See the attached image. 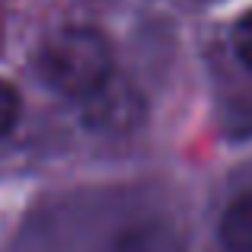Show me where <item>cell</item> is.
Listing matches in <instances>:
<instances>
[{
	"label": "cell",
	"instance_id": "1",
	"mask_svg": "<svg viewBox=\"0 0 252 252\" xmlns=\"http://www.w3.org/2000/svg\"><path fill=\"white\" fill-rule=\"evenodd\" d=\"M35 74L64 99H93L115 74L112 42L93 26H61L35 51Z\"/></svg>",
	"mask_w": 252,
	"mask_h": 252
},
{
	"label": "cell",
	"instance_id": "2",
	"mask_svg": "<svg viewBox=\"0 0 252 252\" xmlns=\"http://www.w3.org/2000/svg\"><path fill=\"white\" fill-rule=\"evenodd\" d=\"M112 252H185V233L169 217L128 223L112 243Z\"/></svg>",
	"mask_w": 252,
	"mask_h": 252
},
{
	"label": "cell",
	"instance_id": "3",
	"mask_svg": "<svg viewBox=\"0 0 252 252\" xmlns=\"http://www.w3.org/2000/svg\"><path fill=\"white\" fill-rule=\"evenodd\" d=\"M220 243L227 252H252V191L230 201L220 214Z\"/></svg>",
	"mask_w": 252,
	"mask_h": 252
},
{
	"label": "cell",
	"instance_id": "4",
	"mask_svg": "<svg viewBox=\"0 0 252 252\" xmlns=\"http://www.w3.org/2000/svg\"><path fill=\"white\" fill-rule=\"evenodd\" d=\"M19 112H23V99H19L16 86L0 80V137H6L19 122Z\"/></svg>",
	"mask_w": 252,
	"mask_h": 252
},
{
	"label": "cell",
	"instance_id": "5",
	"mask_svg": "<svg viewBox=\"0 0 252 252\" xmlns=\"http://www.w3.org/2000/svg\"><path fill=\"white\" fill-rule=\"evenodd\" d=\"M233 51H236V58L252 70V10L243 13V19L233 26Z\"/></svg>",
	"mask_w": 252,
	"mask_h": 252
}]
</instances>
